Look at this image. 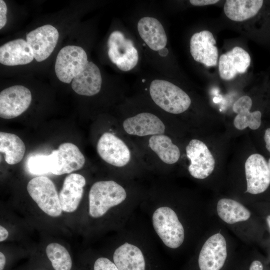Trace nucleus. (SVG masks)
I'll return each instance as SVG.
<instances>
[{"instance_id":"nucleus-1","label":"nucleus","mask_w":270,"mask_h":270,"mask_svg":"<svg viewBox=\"0 0 270 270\" xmlns=\"http://www.w3.org/2000/svg\"><path fill=\"white\" fill-rule=\"evenodd\" d=\"M149 92L152 99L158 106L172 114L184 112L191 104L190 98L184 90L166 80H153Z\"/></svg>"},{"instance_id":"nucleus-2","label":"nucleus","mask_w":270,"mask_h":270,"mask_svg":"<svg viewBox=\"0 0 270 270\" xmlns=\"http://www.w3.org/2000/svg\"><path fill=\"white\" fill-rule=\"evenodd\" d=\"M126 197L124 188L116 182H97L89 192V214L94 218L102 216L110 208L124 201Z\"/></svg>"},{"instance_id":"nucleus-3","label":"nucleus","mask_w":270,"mask_h":270,"mask_svg":"<svg viewBox=\"0 0 270 270\" xmlns=\"http://www.w3.org/2000/svg\"><path fill=\"white\" fill-rule=\"evenodd\" d=\"M154 228L164 243L172 248H178L184 238V229L176 213L170 208H157L152 216Z\"/></svg>"},{"instance_id":"nucleus-4","label":"nucleus","mask_w":270,"mask_h":270,"mask_svg":"<svg viewBox=\"0 0 270 270\" xmlns=\"http://www.w3.org/2000/svg\"><path fill=\"white\" fill-rule=\"evenodd\" d=\"M26 188L30 196L44 212L53 217L61 214L59 196L50 178L44 176L35 177L29 181Z\"/></svg>"},{"instance_id":"nucleus-5","label":"nucleus","mask_w":270,"mask_h":270,"mask_svg":"<svg viewBox=\"0 0 270 270\" xmlns=\"http://www.w3.org/2000/svg\"><path fill=\"white\" fill-rule=\"evenodd\" d=\"M108 56L120 70L128 72L138 64V52L132 41L120 30H114L108 40Z\"/></svg>"},{"instance_id":"nucleus-6","label":"nucleus","mask_w":270,"mask_h":270,"mask_svg":"<svg viewBox=\"0 0 270 270\" xmlns=\"http://www.w3.org/2000/svg\"><path fill=\"white\" fill-rule=\"evenodd\" d=\"M85 50L76 46H67L58 53L56 63L55 72L61 82L70 84L85 68L88 62Z\"/></svg>"},{"instance_id":"nucleus-7","label":"nucleus","mask_w":270,"mask_h":270,"mask_svg":"<svg viewBox=\"0 0 270 270\" xmlns=\"http://www.w3.org/2000/svg\"><path fill=\"white\" fill-rule=\"evenodd\" d=\"M186 154L190 160L188 170L190 175L198 179H204L213 172L214 158L206 144L197 140H192L186 146Z\"/></svg>"},{"instance_id":"nucleus-8","label":"nucleus","mask_w":270,"mask_h":270,"mask_svg":"<svg viewBox=\"0 0 270 270\" xmlns=\"http://www.w3.org/2000/svg\"><path fill=\"white\" fill-rule=\"evenodd\" d=\"M32 101L30 90L22 86L8 87L0 93V116L5 119L16 118L29 107Z\"/></svg>"},{"instance_id":"nucleus-9","label":"nucleus","mask_w":270,"mask_h":270,"mask_svg":"<svg viewBox=\"0 0 270 270\" xmlns=\"http://www.w3.org/2000/svg\"><path fill=\"white\" fill-rule=\"evenodd\" d=\"M100 156L107 163L117 167H122L130 161L131 154L125 142L116 135L104 133L96 146Z\"/></svg>"},{"instance_id":"nucleus-10","label":"nucleus","mask_w":270,"mask_h":270,"mask_svg":"<svg viewBox=\"0 0 270 270\" xmlns=\"http://www.w3.org/2000/svg\"><path fill=\"white\" fill-rule=\"evenodd\" d=\"M228 256L226 242L220 233L210 236L204 244L198 258L200 270H221Z\"/></svg>"},{"instance_id":"nucleus-11","label":"nucleus","mask_w":270,"mask_h":270,"mask_svg":"<svg viewBox=\"0 0 270 270\" xmlns=\"http://www.w3.org/2000/svg\"><path fill=\"white\" fill-rule=\"evenodd\" d=\"M246 192L256 194L264 192L270 184V172L265 158L254 154L246 160L245 165Z\"/></svg>"},{"instance_id":"nucleus-12","label":"nucleus","mask_w":270,"mask_h":270,"mask_svg":"<svg viewBox=\"0 0 270 270\" xmlns=\"http://www.w3.org/2000/svg\"><path fill=\"white\" fill-rule=\"evenodd\" d=\"M59 37L54 26L46 24L32 30L27 34L26 40L30 46L37 62L46 59L54 50Z\"/></svg>"},{"instance_id":"nucleus-13","label":"nucleus","mask_w":270,"mask_h":270,"mask_svg":"<svg viewBox=\"0 0 270 270\" xmlns=\"http://www.w3.org/2000/svg\"><path fill=\"white\" fill-rule=\"evenodd\" d=\"M216 40L210 31L202 30L194 34L190 40V52L194 59L206 66L217 64L218 50Z\"/></svg>"},{"instance_id":"nucleus-14","label":"nucleus","mask_w":270,"mask_h":270,"mask_svg":"<svg viewBox=\"0 0 270 270\" xmlns=\"http://www.w3.org/2000/svg\"><path fill=\"white\" fill-rule=\"evenodd\" d=\"M122 126L128 134L138 136L164 134L166 129L164 122L159 118L146 112L126 118L123 122Z\"/></svg>"},{"instance_id":"nucleus-15","label":"nucleus","mask_w":270,"mask_h":270,"mask_svg":"<svg viewBox=\"0 0 270 270\" xmlns=\"http://www.w3.org/2000/svg\"><path fill=\"white\" fill-rule=\"evenodd\" d=\"M248 53L239 46L220 56L218 70L220 78L224 80H230L238 74L245 72L250 64Z\"/></svg>"},{"instance_id":"nucleus-16","label":"nucleus","mask_w":270,"mask_h":270,"mask_svg":"<svg viewBox=\"0 0 270 270\" xmlns=\"http://www.w3.org/2000/svg\"><path fill=\"white\" fill-rule=\"evenodd\" d=\"M85 178L78 174H72L65 178L59 194L62 210L72 212L76 210L82 197Z\"/></svg>"},{"instance_id":"nucleus-17","label":"nucleus","mask_w":270,"mask_h":270,"mask_svg":"<svg viewBox=\"0 0 270 270\" xmlns=\"http://www.w3.org/2000/svg\"><path fill=\"white\" fill-rule=\"evenodd\" d=\"M139 35L146 44L154 51L162 50L167 44L168 38L161 22L155 18L144 16L138 22Z\"/></svg>"},{"instance_id":"nucleus-18","label":"nucleus","mask_w":270,"mask_h":270,"mask_svg":"<svg viewBox=\"0 0 270 270\" xmlns=\"http://www.w3.org/2000/svg\"><path fill=\"white\" fill-rule=\"evenodd\" d=\"M34 58L32 50L24 39L8 42L0 47V62L8 66L26 64Z\"/></svg>"},{"instance_id":"nucleus-19","label":"nucleus","mask_w":270,"mask_h":270,"mask_svg":"<svg viewBox=\"0 0 270 270\" xmlns=\"http://www.w3.org/2000/svg\"><path fill=\"white\" fill-rule=\"evenodd\" d=\"M102 84L98 67L93 62H88L84 70L72 80V87L78 94L92 96L99 92Z\"/></svg>"},{"instance_id":"nucleus-20","label":"nucleus","mask_w":270,"mask_h":270,"mask_svg":"<svg viewBox=\"0 0 270 270\" xmlns=\"http://www.w3.org/2000/svg\"><path fill=\"white\" fill-rule=\"evenodd\" d=\"M58 163L52 174L61 175L80 169L85 163V158L78 147L71 142L60 144L56 150Z\"/></svg>"},{"instance_id":"nucleus-21","label":"nucleus","mask_w":270,"mask_h":270,"mask_svg":"<svg viewBox=\"0 0 270 270\" xmlns=\"http://www.w3.org/2000/svg\"><path fill=\"white\" fill-rule=\"evenodd\" d=\"M113 260L118 270H146V262L142 251L128 242L116 250Z\"/></svg>"},{"instance_id":"nucleus-22","label":"nucleus","mask_w":270,"mask_h":270,"mask_svg":"<svg viewBox=\"0 0 270 270\" xmlns=\"http://www.w3.org/2000/svg\"><path fill=\"white\" fill-rule=\"evenodd\" d=\"M252 106L251 98L247 96L240 98L233 105V110L238 114L234 124L238 130H242L247 127L255 130L261 124L262 113L259 110L250 112Z\"/></svg>"},{"instance_id":"nucleus-23","label":"nucleus","mask_w":270,"mask_h":270,"mask_svg":"<svg viewBox=\"0 0 270 270\" xmlns=\"http://www.w3.org/2000/svg\"><path fill=\"white\" fill-rule=\"evenodd\" d=\"M262 0H228L224 10L226 16L236 22H242L254 16L261 8Z\"/></svg>"},{"instance_id":"nucleus-24","label":"nucleus","mask_w":270,"mask_h":270,"mask_svg":"<svg viewBox=\"0 0 270 270\" xmlns=\"http://www.w3.org/2000/svg\"><path fill=\"white\" fill-rule=\"evenodd\" d=\"M148 145L165 164H175L180 158V152L179 148L166 135L162 134L151 136L148 140Z\"/></svg>"},{"instance_id":"nucleus-25","label":"nucleus","mask_w":270,"mask_h":270,"mask_svg":"<svg viewBox=\"0 0 270 270\" xmlns=\"http://www.w3.org/2000/svg\"><path fill=\"white\" fill-rule=\"evenodd\" d=\"M0 152L4 154L6 163L15 164L22 159L26 146L23 141L16 134L0 132Z\"/></svg>"},{"instance_id":"nucleus-26","label":"nucleus","mask_w":270,"mask_h":270,"mask_svg":"<svg viewBox=\"0 0 270 270\" xmlns=\"http://www.w3.org/2000/svg\"><path fill=\"white\" fill-rule=\"evenodd\" d=\"M220 218L228 224L247 220L250 216V212L242 204L232 199L220 200L216 206Z\"/></svg>"},{"instance_id":"nucleus-27","label":"nucleus","mask_w":270,"mask_h":270,"mask_svg":"<svg viewBox=\"0 0 270 270\" xmlns=\"http://www.w3.org/2000/svg\"><path fill=\"white\" fill-rule=\"evenodd\" d=\"M58 163V154L54 150L48 155L36 154L28 158L26 166L28 172L34 175L53 173Z\"/></svg>"},{"instance_id":"nucleus-28","label":"nucleus","mask_w":270,"mask_h":270,"mask_svg":"<svg viewBox=\"0 0 270 270\" xmlns=\"http://www.w3.org/2000/svg\"><path fill=\"white\" fill-rule=\"evenodd\" d=\"M46 254L55 270H70L72 261L66 249L58 243H51L46 248Z\"/></svg>"},{"instance_id":"nucleus-29","label":"nucleus","mask_w":270,"mask_h":270,"mask_svg":"<svg viewBox=\"0 0 270 270\" xmlns=\"http://www.w3.org/2000/svg\"><path fill=\"white\" fill-rule=\"evenodd\" d=\"M94 270H118L114 262L106 258H100L97 259L94 264Z\"/></svg>"},{"instance_id":"nucleus-30","label":"nucleus","mask_w":270,"mask_h":270,"mask_svg":"<svg viewBox=\"0 0 270 270\" xmlns=\"http://www.w3.org/2000/svg\"><path fill=\"white\" fill-rule=\"evenodd\" d=\"M7 6L5 2L0 0V28L2 29L6 22Z\"/></svg>"},{"instance_id":"nucleus-31","label":"nucleus","mask_w":270,"mask_h":270,"mask_svg":"<svg viewBox=\"0 0 270 270\" xmlns=\"http://www.w3.org/2000/svg\"><path fill=\"white\" fill-rule=\"evenodd\" d=\"M218 2V0H190V3L194 6H204L212 4Z\"/></svg>"},{"instance_id":"nucleus-32","label":"nucleus","mask_w":270,"mask_h":270,"mask_svg":"<svg viewBox=\"0 0 270 270\" xmlns=\"http://www.w3.org/2000/svg\"><path fill=\"white\" fill-rule=\"evenodd\" d=\"M264 266L262 262L258 260H253L250 264L248 270H264Z\"/></svg>"},{"instance_id":"nucleus-33","label":"nucleus","mask_w":270,"mask_h":270,"mask_svg":"<svg viewBox=\"0 0 270 270\" xmlns=\"http://www.w3.org/2000/svg\"><path fill=\"white\" fill-rule=\"evenodd\" d=\"M264 138L266 148L270 152V128L266 130Z\"/></svg>"},{"instance_id":"nucleus-34","label":"nucleus","mask_w":270,"mask_h":270,"mask_svg":"<svg viewBox=\"0 0 270 270\" xmlns=\"http://www.w3.org/2000/svg\"><path fill=\"white\" fill-rule=\"evenodd\" d=\"M8 236V230L2 226H0V241L2 242L6 239Z\"/></svg>"},{"instance_id":"nucleus-35","label":"nucleus","mask_w":270,"mask_h":270,"mask_svg":"<svg viewBox=\"0 0 270 270\" xmlns=\"http://www.w3.org/2000/svg\"><path fill=\"white\" fill-rule=\"evenodd\" d=\"M6 264V257L2 252H0V270H3Z\"/></svg>"},{"instance_id":"nucleus-36","label":"nucleus","mask_w":270,"mask_h":270,"mask_svg":"<svg viewBox=\"0 0 270 270\" xmlns=\"http://www.w3.org/2000/svg\"><path fill=\"white\" fill-rule=\"evenodd\" d=\"M266 220L267 224L268 226L269 230H270V215L266 217Z\"/></svg>"},{"instance_id":"nucleus-37","label":"nucleus","mask_w":270,"mask_h":270,"mask_svg":"<svg viewBox=\"0 0 270 270\" xmlns=\"http://www.w3.org/2000/svg\"><path fill=\"white\" fill-rule=\"evenodd\" d=\"M268 168H269L270 172V158H269V160H268Z\"/></svg>"}]
</instances>
